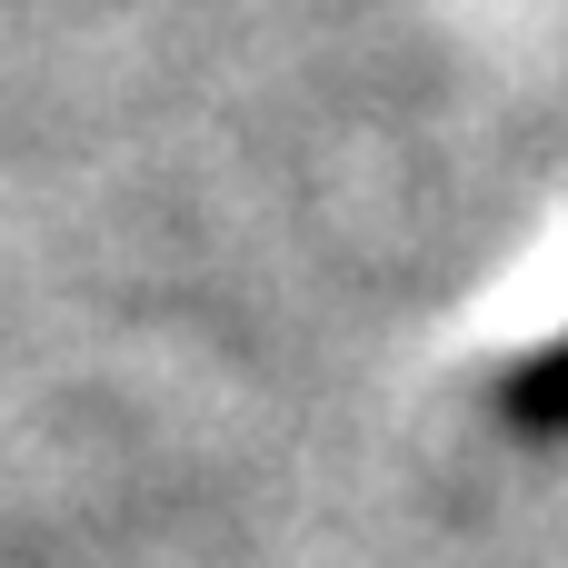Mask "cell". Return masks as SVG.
<instances>
[{"label": "cell", "mask_w": 568, "mask_h": 568, "mask_svg": "<svg viewBox=\"0 0 568 568\" xmlns=\"http://www.w3.org/2000/svg\"><path fill=\"white\" fill-rule=\"evenodd\" d=\"M509 429H529V439H568V339H549V349L509 379Z\"/></svg>", "instance_id": "6da1fadb"}]
</instances>
